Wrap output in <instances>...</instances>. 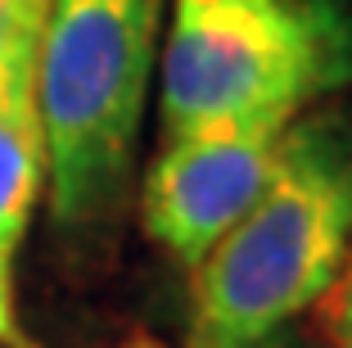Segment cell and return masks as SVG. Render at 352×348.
Instances as JSON below:
<instances>
[{"label":"cell","mask_w":352,"mask_h":348,"mask_svg":"<svg viewBox=\"0 0 352 348\" xmlns=\"http://www.w3.org/2000/svg\"><path fill=\"white\" fill-rule=\"evenodd\" d=\"M276 145L280 132L258 123L199 127L163 141L140 185L145 236L195 272L267 190Z\"/></svg>","instance_id":"obj_4"},{"label":"cell","mask_w":352,"mask_h":348,"mask_svg":"<svg viewBox=\"0 0 352 348\" xmlns=\"http://www.w3.org/2000/svg\"><path fill=\"white\" fill-rule=\"evenodd\" d=\"M50 0H0V82L36 63Z\"/></svg>","instance_id":"obj_6"},{"label":"cell","mask_w":352,"mask_h":348,"mask_svg":"<svg viewBox=\"0 0 352 348\" xmlns=\"http://www.w3.org/2000/svg\"><path fill=\"white\" fill-rule=\"evenodd\" d=\"M352 249V113L316 104L276 145L267 190L195 276L190 344H235L298 321Z\"/></svg>","instance_id":"obj_1"},{"label":"cell","mask_w":352,"mask_h":348,"mask_svg":"<svg viewBox=\"0 0 352 348\" xmlns=\"http://www.w3.org/2000/svg\"><path fill=\"white\" fill-rule=\"evenodd\" d=\"M352 86V0H172L158 45L163 141L285 127Z\"/></svg>","instance_id":"obj_2"},{"label":"cell","mask_w":352,"mask_h":348,"mask_svg":"<svg viewBox=\"0 0 352 348\" xmlns=\"http://www.w3.org/2000/svg\"><path fill=\"white\" fill-rule=\"evenodd\" d=\"M316 307H321L325 344H330V348H352V249H348V258H343L334 285L325 289V298Z\"/></svg>","instance_id":"obj_7"},{"label":"cell","mask_w":352,"mask_h":348,"mask_svg":"<svg viewBox=\"0 0 352 348\" xmlns=\"http://www.w3.org/2000/svg\"><path fill=\"white\" fill-rule=\"evenodd\" d=\"M50 181L45 132L36 109V63L0 82V254L23 245L28 222L36 213Z\"/></svg>","instance_id":"obj_5"},{"label":"cell","mask_w":352,"mask_h":348,"mask_svg":"<svg viewBox=\"0 0 352 348\" xmlns=\"http://www.w3.org/2000/svg\"><path fill=\"white\" fill-rule=\"evenodd\" d=\"M0 348H41L19 326V303H14V258L0 254Z\"/></svg>","instance_id":"obj_9"},{"label":"cell","mask_w":352,"mask_h":348,"mask_svg":"<svg viewBox=\"0 0 352 348\" xmlns=\"http://www.w3.org/2000/svg\"><path fill=\"white\" fill-rule=\"evenodd\" d=\"M190 348H330L321 330H311L298 321H285V326L267 330V335H253V339H235V344H190Z\"/></svg>","instance_id":"obj_8"},{"label":"cell","mask_w":352,"mask_h":348,"mask_svg":"<svg viewBox=\"0 0 352 348\" xmlns=\"http://www.w3.org/2000/svg\"><path fill=\"white\" fill-rule=\"evenodd\" d=\"M167 0H50L36 50V109L59 226H104L122 213Z\"/></svg>","instance_id":"obj_3"}]
</instances>
